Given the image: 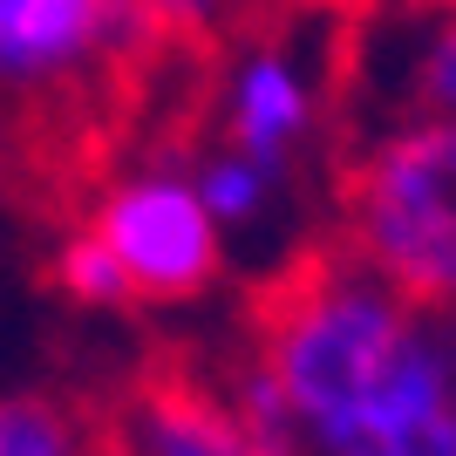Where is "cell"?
Segmentation results:
<instances>
[{
  "mask_svg": "<svg viewBox=\"0 0 456 456\" xmlns=\"http://www.w3.org/2000/svg\"><path fill=\"white\" fill-rule=\"evenodd\" d=\"M225 395L286 456H354L456 409V314L416 306L341 246L306 252L252 306Z\"/></svg>",
  "mask_w": 456,
  "mask_h": 456,
  "instance_id": "cell-1",
  "label": "cell"
},
{
  "mask_svg": "<svg viewBox=\"0 0 456 456\" xmlns=\"http://www.w3.org/2000/svg\"><path fill=\"white\" fill-rule=\"evenodd\" d=\"M334 232L395 293L456 314V123L395 116L362 136L334 177Z\"/></svg>",
  "mask_w": 456,
  "mask_h": 456,
  "instance_id": "cell-2",
  "label": "cell"
},
{
  "mask_svg": "<svg viewBox=\"0 0 456 456\" xmlns=\"http://www.w3.org/2000/svg\"><path fill=\"white\" fill-rule=\"evenodd\" d=\"M89 232L123 259L136 300L157 306L198 300L225 273V225L211 218L191 171L177 164H143V171H123L116 184H102Z\"/></svg>",
  "mask_w": 456,
  "mask_h": 456,
  "instance_id": "cell-3",
  "label": "cell"
},
{
  "mask_svg": "<svg viewBox=\"0 0 456 456\" xmlns=\"http://www.w3.org/2000/svg\"><path fill=\"white\" fill-rule=\"evenodd\" d=\"M130 0H0V82L61 89L151 48Z\"/></svg>",
  "mask_w": 456,
  "mask_h": 456,
  "instance_id": "cell-4",
  "label": "cell"
},
{
  "mask_svg": "<svg viewBox=\"0 0 456 456\" xmlns=\"http://www.w3.org/2000/svg\"><path fill=\"white\" fill-rule=\"evenodd\" d=\"M102 450L110 456H286L266 429L239 416L225 381L184 375V368H157L123 395L102 422Z\"/></svg>",
  "mask_w": 456,
  "mask_h": 456,
  "instance_id": "cell-5",
  "label": "cell"
},
{
  "mask_svg": "<svg viewBox=\"0 0 456 456\" xmlns=\"http://www.w3.org/2000/svg\"><path fill=\"white\" fill-rule=\"evenodd\" d=\"M321 123L314 82L293 69L286 48L259 41L252 55H239V69L225 76V143L259 157L266 171L293 177V157L306 151V136Z\"/></svg>",
  "mask_w": 456,
  "mask_h": 456,
  "instance_id": "cell-6",
  "label": "cell"
},
{
  "mask_svg": "<svg viewBox=\"0 0 456 456\" xmlns=\"http://www.w3.org/2000/svg\"><path fill=\"white\" fill-rule=\"evenodd\" d=\"M416 48L395 76L402 116H436V123H456V0H416Z\"/></svg>",
  "mask_w": 456,
  "mask_h": 456,
  "instance_id": "cell-7",
  "label": "cell"
},
{
  "mask_svg": "<svg viewBox=\"0 0 456 456\" xmlns=\"http://www.w3.org/2000/svg\"><path fill=\"white\" fill-rule=\"evenodd\" d=\"M0 456H102V429H89L82 409L41 388L0 395Z\"/></svg>",
  "mask_w": 456,
  "mask_h": 456,
  "instance_id": "cell-8",
  "label": "cell"
},
{
  "mask_svg": "<svg viewBox=\"0 0 456 456\" xmlns=\"http://www.w3.org/2000/svg\"><path fill=\"white\" fill-rule=\"evenodd\" d=\"M191 184H198V198L211 205V218L225 232H246V225H259L273 211V198H286V184L293 177H280V171H266L259 157H246V151H205L198 164H191Z\"/></svg>",
  "mask_w": 456,
  "mask_h": 456,
  "instance_id": "cell-9",
  "label": "cell"
},
{
  "mask_svg": "<svg viewBox=\"0 0 456 456\" xmlns=\"http://www.w3.org/2000/svg\"><path fill=\"white\" fill-rule=\"evenodd\" d=\"M55 286L82 314H123V306H136V286H130V273H123V259H116L89 225L69 232L55 246Z\"/></svg>",
  "mask_w": 456,
  "mask_h": 456,
  "instance_id": "cell-10",
  "label": "cell"
},
{
  "mask_svg": "<svg viewBox=\"0 0 456 456\" xmlns=\"http://www.w3.org/2000/svg\"><path fill=\"white\" fill-rule=\"evenodd\" d=\"M136 20L151 28L157 41H211V35H225L232 20H246L252 14V0H130Z\"/></svg>",
  "mask_w": 456,
  "mask_h": 456,
  "instance_id": "cell-11",
  "label": "cell"
},
{
  "mask_svg": "<svg viewBox=\"0 0 456 456\" xmlns=\"http://www.w3.org/2000/svg\"><path fill=\"white\" fill-rule=\"evenodd\" d=\"M273 7H321V14H362L375 0H273Z\"/></svg>",
  "mask_w": 456,
  "mask_h": 456,
  "instance_id": "cell-12",
  "label": "cell"
},
{
  "mask_svg": "<svg viewBox=\"0 0 456 456\" xmlns=\"http://www.w3.org/2000/svg\"><path fill=\"white\" fill-rule=\"evenodd\" d=\"M102 456H110V450H102Z\"/></svg>",
  "mask_w": 456,
  "mask_h": 456,
  "instance_id": "cell-13",
  "label": "cell"
}]
</instances>
